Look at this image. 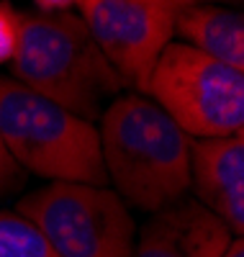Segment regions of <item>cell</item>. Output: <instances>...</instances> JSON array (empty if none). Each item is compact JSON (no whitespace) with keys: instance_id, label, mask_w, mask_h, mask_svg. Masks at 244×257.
<instances>
[{"instance_id":"6da1fadb","label":"cell","mask_w":244,"mask_h":257,"mask_svg":"<svg viewBox=\"0 0 244 257\" xmlns=\"http://www.w3.org/2000/svg\"><path fill=\"white\" fill-rule=\"evenodd\" d=\"M100 157L126 206L154 213L190 190V137L142 93H121L100 113Z\"/></svg>"},{"instance_id":"7a4b0ae2","label":"cell","mask_w":244,"mask_h":257,"mask_svg":"<svg viewBox=\"0 0 244 257\" xmlns=\"http://www.w3.org/2000/svg\"><path fill=\"white\" fill-rule=\"evenodd\" d=\"M8 64L24 88L90 123L126 88L85 21L72 11L21 13L18 49Z\"/></svg>"},{"instance_id":"3957f363","label":"cell","mask_w":244,"mask_h":257,"mask_svg":"<svg viewBox=\"0 0 244 257\" xmlns=\"http://www.w3.org/2000/svg\"><path fill=\"white\" fill-rule=\"evenodd\" d=\"M0 139L24 173L52 183L108 185L95 123L3 75Z\"/></svg>"},{"instance_id":"277c9868","label":"cell","mask_w":244,"mask_h":257,"mask_svg":"<svg viewBox=\"0 0 244 257\" xmlns=\"http://www.w3.org/2000/svg\"><path fill=\"white\" fill-rule=\"evenodd\" d=\"M144 95L188 137L221 139L244 132V72L183 41L162 49Z\"/></svg>"},{"instance_id":"5b68a950","label":"cell","mask_w":244,"mask_h":257,"mask_svg":"<svg viewBox=\"0 0 244 257\" xmlns=\"http://www.w3.org/2000/svg\"><path fill=\"white\" fill-rule=\"evenodd\" d=\"M59 257H131L137 224L113 188L87 183H49L18 201Z\"/></svg>"},{"instance_id":"8992f818","label":"cell","mask_w":244,"mask_h":257,"mask_svg":"<svg viewBox=\"0 0 244 257\" xmlns=\"http://www.w3.org/2000/svg\"><path fill=\"white\" fill-rule=\"evenodd\" d=\"M75 6L124 85L144 95L154 64L172 41L175 13L137 0H77Z\"/></svg>"},{"instance_id":"52a82bcc","label":"cell","mask_w":244,"mask_h":257,"mask_svg":"<svg viewBox=\"0 0 244 257\" xmlns=\"http://www.w3.org/2000/svg\"><path fill=\"white\" fill-rule=\"evenodd\" d=\"M231 231L195 198H180L160 211L137 231L131 257H224Z\"/></svg>"},{"instance_id":"ba28073f","label":"cell","mask_w":244,"mask_h":257,"mask_svg":"<svg viewBox=\"0 0 244 257\" xmlns=\"http://www.w3.org/2000/svg\"><path fill=\"white\" fill-rule=\"evenodd\" d=\"M190 188L195 201L231 231H244V137L190 142Z\"/></svg>"},{"instance_id":"9c48e42d","label":"cell","mask_w":244,"mask_h":257,"mask_svg":"<svg viewBox=\"0 0 244 257\" xmlns=\"http://www.w3.org/2000/svg\"><path fill=\"white\" fill-rule=\"evenodd\" d=\"M183 44L244 72V21L239 11L216 3H193L175 13Z\"/></svg>"},{"instance_id":"30bf717a","label":"cell","mask_w":244,"mask_h":257,"mask_svg":"<svg viewBox=\"0 0 244 257\" xmlns=\"http://www.w3.org/2000/svg\"><path fill=\"white\" fill-rule=\"evenodd\" d=\"M0 257H59L47 237L18 211H0Z\"/></svg>"},{"instance_id":"8fae6325","label":"cell","mask_w":244,"mask_h":257,"mask_svg":"<svg viewBox=\"0 0 244 257\" xmlns=\"http://www.w3.org/2000/svg\"><path fill=\"white\" fill-rule=\"evenodd\" d=\"M21 36V13L8 3L0 0V64L13 59Z\"/></svg>"},{"instance_id":"7c38bea8","label":"cell","mask_w":244,"mask_h":257,"mask_svg":"<svg viewBox=\"0 0 244 257\" xmlns=\"http://www.w3.org/2000/svg\"><path fill=\"white\" fill-rule=\"evenodd\" d=\"M21 183H24V170L16 165V160L8 155L3 139H0V196L13 193Z\"/></svg>"},{"instance_id":"4fadbf2b","label":"cell","mask_w":244,"mask_h":257,"mask_svg":"<svg viewBox=\"0 0 244 257\" xmlns=\"http://www.w3.org/2000/svg\"><path fill=\"white\" fill-rule=\"evenodd\" d=\"M77 0H34L36 11L41 13H59V11H70Z\"/></svg>"},{"instance_id":"5bb4252c","label":"cell","mask_w":244,"mask_h":257,"mask_svg":"<svg viewBox=\"0 0 244 257\" xmlns=\"http://www.w3.org/2000/svg\"><path fill=\"white\" fill-rule=\"evenodd\" d=\"M137 3L157 6V8H165V11H172V13H177L180 8H185V3H183V0H137Z\"/></svg>"},{"instance_id":"9a60e30c","label":"cell","mask_w":244,"mask_h":257,"mask_svg":"<svg viewBox=\"0 0 244 257\" xmlns=\"http://www.w3.org/2000/svg\"><path fill=\"white\" fill-rule=\"evenodd\" d=\"M224 257H244V242L236 237V239H231V244H229V249L224 252Z\"/></svg>"},{"instance_id":"2e32d148","label":"cell","mask_w":244,"mask_h":257,"mask_svg":"<svg viewBox=\"0 0 244 257\" xmlns=\"http://www.w3.org/2000/svg\"><path fill=\"white\" fill-rule=\"evenodd\" d=\"M185 6H193V3H239V0H183Z\"/></svg>"}]
</instances>
